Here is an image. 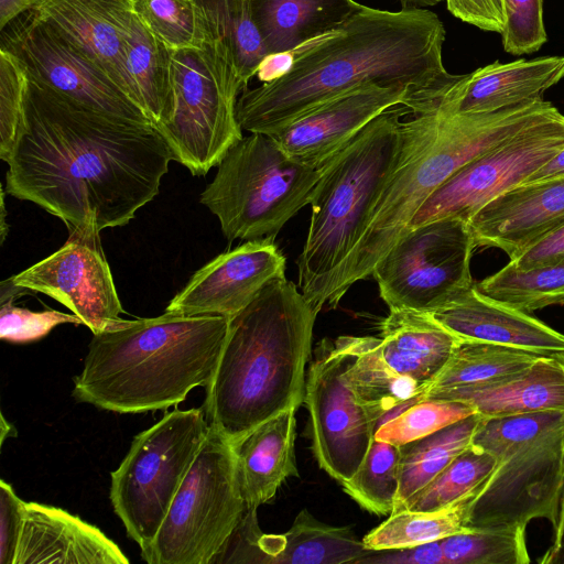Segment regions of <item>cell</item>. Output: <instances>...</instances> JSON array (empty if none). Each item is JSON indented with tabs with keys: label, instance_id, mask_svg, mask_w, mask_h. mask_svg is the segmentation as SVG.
Wrapping results in <instances>:
<instances>
[{
	"label": "cell",
	"instance_id": "cell-46",
	"mask_svg": "<svg viewBox=\"0 0 564 564\" xmlns=\"http://www.w3.org/2000/svg\"><path fill=\"white\" fill-rule=\"evenodd\" d=\"M457 19L484 31L501 33L506 15L502 0H444Z\"/></svg>",
	"mask_w": 564,
	"mask_h": 564
},
{
	"label": "cell",
	"instance_id": "cell-3",
	"mask_svg": "<svg viewBox=\"0 0 564 564\" xmlns=\"http://www.w3.org/2000/svg\"><path fill=\"white\" fill-rule=\"evenodd\" d=\"M316 316L299 286L281 276L230 318L202 406L212 427L235 443L302 405Z\"/></svg>",
	"mask_w": 564,
	"mask_h": 564
},
{
	"label": "cell",
	"instance_id": "cell-16",
	"mask_svg": "<svg viewBox=\"0 0 564 564\" xmlns=\"http://www.w3.org/2000/svg\"><path fill=\"white\" fill-rule=\"evenodd\" d=\"M99 232L96 224L69 231L58 250L12 275L17 285L69 308L93 334L105 330L124 313Z\"/></svg>",
	"mask_w": 564,
	"mask_h": 564
},
{
	"label": "cell",
	"instance_id": "cell-35",
	"mask_svg": "<svg viewBox=\"0 0 564 564\" xmlns=\"http://www.w3.org/2000/svg\"><path fill=\"white\" fill-rule=\"evenodd\" d=\"M475 285L481 293L527 313L563 306L564 259L529 270L507 263Z\"/></svg>",
	"mask_w": 564,
	"mask_h": 564
},
{
	"label": "cell",
	"instance_id": "cell-57",
	"mask_svg": "<svg viewBox=\"0 0 564 564\" xmlns=\"http://www.w3.org/2000/svg\"><path fill=\"white\" fill-rule=\"evenodd\" d=\"M554 358L561 364L562 368L564 369V351L554 355Z\"/></svg>",
	"mask_w": 564,
	"mask_h": 564
},
{
	"label": "cell",
	"instance_id": "cell-36",
	"mask_svg": "<svg viewBox=\"0 0 564 564\" xmlns=\"http://www.w3.org/2000/svg\"><path fill=\"white\" fill-rule=\"evenodd\" d=\"M341 486L367 511L391 514L400 486V446L375 438L359 468Z\"/></svg>",
	"mask_w": 564,
	"mask_h": 564
},
{
	"label": "cell",
	"instance_id": "cell-51",
	"mask_svg": "<svg viewBox=\"0 0 564 564\" xmlns=\"http://www.w3.org/2000/svg\"><path fill=\"white\" fill-rule=\"evenodd\" d=\"M564 176V147L535 170L523 183Z\"/></svg>",
	"mask_w": 564,
	"mask_h": 564
},
{
	"label": "cell",
	"instance_id": "cell-8",
	"mask_svg": "<svg viewBox=\"0 0 564 564\" xmlns=\"http://www.w3.org/2000/svg\"><path fill=\"white\" fill-rule=\"evenodd\" d=\"M319 170L290 158L268 134L251 133L231 147L199 202L229 240L275 238L310 205Z\"/></svg>",
	"mask_w": 564,
	"mask_h": 564
},
{
	"label": "cell",
	"instance_id": "cell-12",
	"mask_svg": "<svg viewBox=\"0 0 564 564\" xmlns=\"http://www.w3.org/2000/svg\"><path fill=\"white\" fill-rule=\"evenodd\" d=\"M476 248L467 221L436 219L408 228L371 276L389 310L432 313L474 284L470 260Z\"/></svg>",
	"mask_w": 564,
	"mask_h": 564
},
{
	"label": "cell",
	"instance_id": "cell-37",
	"mask_svg": "<svg viewBox=\"0 0 564 564\" xmlns=\"http://www.w3.org/2000/svg\"><path fill=\"white\" fill-rule=\"evenodd\" d=\"M487 452L469 445L398 510L430 511L446 507L482 485L495 466Z\"/></svg>",
	"mask_w": 564,
	"mask_h": 564
},
{
	"label": "cell",
	"instance_id": "cell-32",
	"mask_svg": "<svg viewBox=\"0 0 564 564\" xmlns=\"http://www.w3.org/2000/svg\"><path fill=\"white\" fill-rule=\"evenodd\" d=\"M479 421L474 413L400 446V486L393 512L471 444Z\"/></svg>",
	"mask_w": 564,
	"mask_h": 564
},
{
	"label": "cell",
	"instance_id": "cell-53",
	"mask_svg": "<svg viewBox=\"0 0 564 564\" xmlns=\"http://www.w3.org/2000/svg\"><path fill=\"white\" fill-rule=\"evenodd\" d=\"M0 303H7V302H13L15 299H18L21 295L26 294L29 291L28 289H24L22 286L17 285L12 276L9 279H6L1 282L0 286Z\"/></svg>",
	"mask_w": 564,
	"mask_h": 564
},
{
	"label": "cell",
	"instance_id": "cell-2",
	"mask_svg": "<svg viewBox=\"0 0 564 564\" xmlns=\"http://www.w3.org/2000/svg\"><path fill=\"white\" fill-rule=\"evenodd\" d=\"M445 35L431 10L361 6L340 28L295 50L284 75L246 88L236 108L240 127L271 135L368 82L405 87L411 94L408 111L429 112L462 77L444 66Z\"/></svg>",
	"mask_w": 564,
	"mask_h": 564
},
{
	"label": "cell",
	"instance_id": "cell-4",
	"mask_svg": "<svg viewBox=\"0 0 564 564\" xmlns=\"http://www.w3.org/2000/svg\"><path fill=\"white\" fill-rule=\"evenodd\" d=\"M220 315L120 318L93 334L73 397L117 413L166 410L212 381L229 328Z\"/></svg>",
	"mask_w": 564,
	"mask_h": 564
},
{
	"label": "cell",
	"instance_id": "cell-6",
	"mask_svg": "<svg viewBox=\"0 0 564 564\" xmlns=\"http://www.w3.org/2000/svg\"><path fill=\"white\" fill-rule=\"evenodd\" d=\"M405 112L403 106L386 110L318 169L307 237L296 260L297 286L317 314L341 300L347 260L397 164Z\"/></svg>",
	"mask_w": 564,
	"mask_h": 564
},
{
	"label": "cell",
	"instance_id": "cell-28",
	"mask_svg": "<svg viewBox=\"0 0 564 564\" xmlns=\"http://www.w3.org/2000/svg\"><path fill=\"white\" fill-rule=\"evenodd\" d=\"M259 545L268 564L360 563L368 550L348 527H334L302 509L283 534H261Z\"/></svg>",
	"mask_w": 564,
	"mask_h": 564
},
{
	"label": "cell",
	"instance_id": "cell-45",
	"mask_svg": "<svg viewBox=\"0 0 564 564\" xmlns=\"http://www.w3.org/2000/svg\"><path fill=\"white\" fill-rule=\"evenodd\" d=\"M25 503L10 484L0 480V564H14Z\"/></svg>",
	"mask_w": 564,
	"mask_h": 564
},
{
	"label": "cell",
	"instance_id": "cell-47",
	"mask_svg": "<svg viewBox=\"0 0 564 564\" xmlns=\"http://www.w3.org/2000/svg\"><path fill=\"white\" fill-rule=\"evenodd\" d=\"M564 259V224L510 258L509 264L520 270L546 265Z\"/></svg>",
	"mask_w": 564,
	"mask_h": 564
},
{
	"label": "cell",
	"instance_id": "cell-17",
	"mask_svg": "<svg viewBox=\"0 0 564 564\" xmlns=\"http://www.w3.org/2000/svg\"><path fill=\"white\" fill-rule=\"evenodd\" d=\"M274 240H248L212 259L189 278L165 312L234 317L267 284L285 276L286 260Z\"/></svg>",
	"mask_w": 564,
	"mask_h": 564
},
{
	"label": "cell",
	"instance_id": "cell-24",
	"mask_svg": "<svg viewBox=\"0 0 564 564\" xmlns=\"http://www.w3.org/2000/svg\"><path fill=\"white\" fill-rule=\"evenodd\" d=\"M424 398L465 402L482 419L564 411V369L554 356H541L523 371L498 381L430 390Z\"/></svg>",
	"mask_w": 564,
	"mask_h": 564
},
{
	"label": "cell",
	"instance_id": "cell-14",
	"mask_svg": "<svg viewBox=\"0 0 564 564\" xmlns=\"http://www.w3.org/2000/svg\"><path fill=\"white\" fill-rule=\"evenodd\" d=\"M351 358L349 336L319 341L304 394L314 456L319 467L340 484L359 468L377 431L375 419L345 378Z\"/></svg>",
	"mask_w": 564,
	"mask_h": 564
},
{
	"label": "cell",
	"instance_id": "cell-38",
	"mask_svg": "<svg viewBox=\"0 0 564 564\" xmlns=\"http://www.w3.org/2000/svg\"><path fill=\"white\" fill-rule=\"evenodd\" d=\"M445 564H528L525 529H480L441 540Z\"/></svg>",
	"mask_w": 564,
	"mask_h": 564
},
{
	"label": "cell",
	"instance_id": "cell-44",
	"mask_svg": "<svg viewBox=\"0 0 564 564\" xmlns=\"http://www.w3.org/2000/svg\"><path fill=\"white\" fill-rule=\"evenodd\" d=\"M261 534L257 521V509L246 508L239 523L210 564L263 563L259 545Z\"/></svg>",
	"mask_w": 564,
	"mask_h": 564
},
{
	"label": "cell",
	"instance_id": "cell-21",
	"mask_svg": "<svg viewBox=\"0 0 564 564\" xmlns=\"http://www.w3.org/2000/svg\"><path fill=\"white\" fill-rule=\"evenodd\" d=\"M563 78L564 56L494 62L462 75L432 111L447 115L492 112L543 100L544 93Z\"/></svg>",
	"mask_w": 564,
	"mask_h": 564
},
{
	"label": "cell",
	"instance_id": "cell-20",
	"mask_svg": "<svg viewBox=\"0 0 564 564\" xmlns=\"http://www.w3.org/2000/svg\"><path fill=\"white\" fill-rule=\"evenodd\" d=\"M430 314L460 340L503 345L541 356L564 351V334L530 313L481 293L475 282Z\"/></svg>",
	"mask_w": 564,
	"mask_h": 564
},
{
	"label": "cell",
	"instance_id": "cell-19",
	"mask_svg": "<svg viewBox=\"0 0 564 564\" xmlns=\"http://www.w3.org/2000/svg\"><path fill=\"white\" fill-rule=\"evenodd\" d=\"M564 224V176L518 184L468 221L477 247L497 248L509 259Z\"/></svg>",
	"mask_w": 564,
	"mask_h": 564
},
{
	"label": "cell",
	"instance_id": "cell-42",
	"mask_svg": "<svg viewBox=\"0 0 564 564\" xmlns=\"http://www.w3.org/2000/svg\"><path fill=\"white\" fill-rule=\"evenodd\" d=\"M506 23L501 40L512 55L531 54L546 42L542 0H502Z\"/></svg>",
	"mask_w": 564,
	"mask_h": 564
},
{
	"label": "cell",
	"instance_id": "cell-48",
	"mask_svg": "<svg viewBox=\"0 0 564 564\" xmlns=\"http://www.w3.org/2000/svg\"><path fill=\"white\" fill-rule=\"evenodd\" d=\"M360 563L367 564H445L441 540L414 546L372 551Z\"/></svg>",
	"mask_w": 564,
	"mask_h": 564
},
{
	"label": "cell",
	"instance_id": "cell-7",
	"mask_svg": "<svg viewBox=\"0 0 564 564\" xmlns=\"http://www.w3.org/2000/svg\"><path fill=\"white\" fill-rule=\"evenodd\" d=\"M471 445L496 463L471 501L467 528L527 529L545 519L554 530L564 495V411L480 417Z\"/></svg>",
	"mask_w": 564,
	"mask_h": 564
},
{
	"label": "cell",
	"instance_id": "cell-34",
	"mask_svg": "<svg viewBox=\"0 0 564 564\" xmlns=\"http://www.w3.org/2000/svg\"><path fill=\"white\" fill-rule=\"evenodd\" d=\"M541 355L503 345L459 340L430 390L471 387L523 371Z\"/></svg>",
	"mask_w": 564,
	"mask_h": 564
},
{
	"label": "cell",
	"instance_id": "cell-23",
	"mask_svg": "<svg viewBox=\"0 0 564 564\" xmlns=\"http://www.w3.org/2000/svg\"><path fill=\"white\" fill-rule=\"evenodd\" d=\"M97 527L68 511L26 502L14 564H128Z\"/></svg>",
	"mask_w": 564,
	"mask_h": 564
},
{
	"label": "cell",
	"instance_id": "cell-26",
	"mask_svg": "<svg viewBox=\"0 0 564 564\" xmlns=\"http://www.w3.org/2000/svg\"><path fill=\"white\" fill-rule=\"evenodd\" d=\"M459 340L425 312L393 308L380 324L379 347L384 361L427 391Z\"/></svg>",
	"mask_w": 564,
	"mask_h": 564
},
{
	"label": "cell",
	"instance_id": "cell-31",
	"mask_svg": "<svg viewBox=\"0 0 564 564\" xmlns=\"http://www.w3.org/2000/svg\"><path fill=\"white\" fill-rule=\"evenodd\" d=\"M352 358L345 378L356 397L377 423L402 403L424 395L427 388L395 372L383 359L379 337L349 336Z\"/></svg>",
	"mask_w": 564,
	"mask_h": 564
},
{
	"label": "cell",
	"instance_id": "cell-40",
	"mask_svg": "<svg viewBox=\"0 0 564 564\" xmlns=\"http://www.w3.org/2000/svg\"><path fill=\"white\" fill-rule=\"evenodd\" d=\"M133 12L169 50L200 47V31L192 0H133Z\"/></svg>",
	"mask_w": 564,
	"mask_h": 564
},
{
	"label": "cell",
	"instance_id": "cell-9",
	"mask_svg": "<svg viewBox=\"0 0 564 564\" xmlns=\"http://www.w3.org/2000/svg\"><path fill=\"white\" fill-rule=\"evenodd\" d=\"M171 109L158 131L174 161L206 175L238 143V96L247 87L234 64L209 45L171 53Z\"/></svg>",
	"mask_w": 564,
	"mask_h": 564
},
{
	"label": "cell",
	"instance_id": "cell-41",
	"mask_svg": "<svg viewBox=\"0 0 564 564\" xmlns=\"http://www.w3.org/2000/svg\"><path fill=\"white\" fill-rule=\"evenodd\" d=\"M30 78L20 61L0 48V158L8 162L23 121Z\"/></svg>",
	"mask_w": 564,
	"mask_h": 564
},
{
	"label": "cell",
	"instance_id": "cell-33",
	"mask_svg": "<svg viewBox=\"0 0 564 564\" xmlns=\"http://www.w3.org/2000/svg\"><path fill=\"white\" fill-rule=\"evenodd\" d=\"M477 489L436 510L392 512L362 539L371 551L401 549L440 541L453 534L471 532L467 528L469 509Z\"/></svg>",
	"mask_w": 564,
	"mask_h": 564
},
{
	"label": "cell",
	"instance_id": "cell-39",
	"mask_svg": "<svg viewBox=\"0 0 564 564\" xmlns=\"http://www.w3.org/2000/svg\"><path fill=\"white\" fill-rule=\"evenodd\" d=\"M476 413L465 402L423 398L381 424L375 438L401 446Z\"/></svg>",
	"mask_w": 564,
	"mask_h": 564
},
{
	"label": "cell",
	"instance_id": "cell-54",
	"mask_svg": "<svg viewBox=\"0 0 564 564\" xmlns=\"http://www.w3.org/2000/svg\"><path fill=\"white\" fill-rule=\"evenodd\" d=\"M402 10L425 9L436 6L444 0H399Z\"/></svg>",
	"mask_w": 564,
	"mask_h": 564
},
{
	"label": "cell",
	"instance_id": "cell-29",
	"mask_svg": "<svg viewBox=\"0 0 564 564\" xmlns=\"http://www.w3.org/2000/svg\"><path fill=\"white\" fill-rule=\"evenodd\" d=\"M200 46L207 44L231 62L247 87L268 56L248 0H192Z\"/></svg>",
	"mask_w": 564,
	"mask_h": 564
},
{
	"label": "cell",
	"instance_id": "cell-18",
	"mask_svg": "<svg viewBox=\"0 0 564 564\" xmlns=\"http://www.w3.org/2000/svg\"><path fill=\"white\" fill-rule=\"evenodd\" d=\"M410 99V91L401 85L364 83L304 113L271 137L296 162L319 169L375 118L397 106L405 108Z\"/></svg>",
	"mask_w": 564,
	"mask_h": 564
},
{
	"label": "cell",
	"instance_id": "cell-5",
	"mask_svg": "<svg viewBox=\"0 0 564 564\" xmlns=\"http://www.w3.org/2000/svg\"><path fill=\"white\" fill-rule=\"evenodd\" d=\"M551 105L539 100L492 112L431 111L402 121L397 164L347 260L340 297L354 283L371 276L421 205L449 176L540 117Z\"/></svg>",
	"mask_w": 564,
	"mask_h": 564
},
{
	"label": "cell",
	"instance_id": "cell-55",
	"mask_svg": "<svg viewBox=\"0 0 564 564\" xmlns=\"http://www.w3.org/2000/svg\"><path fill=\"white\" fill-rule=\"evenodd\" d=\"M13 429L4 419L3 414H1V444L4 442L7 436H14L10 433V430Z\"/></svg>",
	"mask_w": 564,
	"mask_h": 564
},
{
	"label": "cell",
	"instance_id": "cell-10",
	"mask_svg": "<svg viewBox=\"0 0 564 564\" xmlns=\"http://www.w3.org/2000/svg\"><path fill=\"white\" fill-rule=\"evenodd\" d=\"M245 510L232 443L210 426L141 557L150 564H210Z\"/></svg>",
	"mask_w": 564,
	"mask_h": 564
},
{
	"label": "cell",
	"instance_id": "cell-13",
	"mask_svg": "<svg viewBox=\"0 0 564 564\" xmlns=\"http://www.w3.org/2000/svg\"><path fill=\"white\" fill-rule=\"evenodd\" d=\"M563 147L564 115L552 105L505 141L458 169L421 205L408 228L448 217L468 223L487 203L523 183Z\"/></svg>",
	"mask_w": 564,
	"mask_h": 564
},
{
	"label": "cell",
	"instance_id": "cell-52",
	"mask_svg": "<svg viewBox=\"0 0 564 564\" xmlns=\"http://www.w3.org/2000/svg\"><path fill=\"white\" fill-rule=\"evenodd\" d=\"M42 0H0V30Z\"/></svg>",
	"mask_w": 564,
	"mask_h": 564
},
{
	"label": "cell",
	"instance_id": "cell-30",
	"mask_svg": "<svg viewBox=\"0 0 564 564\" xmlns=\"http://www.w3.org/2000/svg\"><path fill=\"white\" fill-rule=\"evenodd\" d=\"M171 53L133 12L123 39V66L132 100L156 130L171 109Z\"/></svg>",
	"mask_w": 564,
	"mask_h": 564
},
{
	"label": "cell",
	"instance_id": "cell-49",
	"mask_svg": "<svg viewBox=\"0 0 564 564\" xmlns=\"http://www.w3.org/2000/svg\"><path fill=\"white\" fill-rule=\"evenodd\" d=\"M293 63V52L270 54L261 64L257 76L262 83H268L284 75Z\"/></svg>",
	"mask_w": 564,
	"mask_h": 564
},
{
	"label": "cell",
	"instance_id": "cell-1",
	"mask_svg": "<svg viewBox=\"0 0 564 564\" xmlns=\"http://www.w3.org/2000/svg\"><path fill=\"white\" fill-rule=\"evenodd\" d=\"M171 161L153 126L96 111L30 79L4 191L59 218L68 232L89 224L101 231L128 225L159 194Z\"/></svg>",
	"mask_w": 564,
	"mask_h": 564
},
{
	"label": "cell",
	"instance_id": "cell-25",
	"mask_svg": "<svg viewBox=\"0 0 564 564\" xmlns=\"http://www.w3.org/2000/svg\"><path fill=\"white\" fill-rule=\"evenodd\" d=\"M296 409L285 410L232 443L246 508L270 501L299 471L295 459Z\"/></svg>",
	"mask_w": 564,
	"mask_h": 564
},
{
	"label": "cell",
	"instance_id": "cell-43",
	"mask_svg": "<svg viewBox=\"0 0 564 564\" xmlns=\"http://www.w3.org/2000/svg\"><path fill=\"white\" fill-rule=\"evenodd\" d=\"M61 324L80 325L83 321L73 314L55 310L31 311L13 302L1 304L0 338L13 344H25L45 337Z\"/></svg>",
	"mask_w": 564,
	"mask_h": 564
},
{
	"label": "cell",
	"instance_id": "cell-11",
	"mask_svg": "<svg viewBox=\"0 0 564 564\" xmlns=\"http://www.w3.org/2000/svg\"><path fill=\"white\" fill-rule=\"evenodd\" d=\"M209 427L203 408L167 412L134 436L111 473L113 511L141 552L154 540Z\"/></svg>",
	"mask_w": 564,
	"mask_h": 564
},
{
	"label": "cell",
	"instance_id": "cell-50",
	"mask_svg": "<svg viewBox=\"0 0 564 564\" xmlns=\"http://www.w3.org/2000/svg\"><path fill=\"white\" fill-rule=\"evenodd\" d=\"M541 564H564V495L561 502L558 520L553 530L552 543L539 560Z\"/></svg>",
	"mask_w": 564,
	"mask_h": 564
},
{
	"label": "cell",
	"instance_id": "cell-15",
	"mask_svg": "<svg viewBox=\"0 0 564 564\" xmlns=\"http://www.w3.org/2000/svg\"><path fill=\"white\" fill-rule=\"evenodd\" d=\"M0 48L14 55L31 80L90 109L151 124L138 105L83 51L33 9L0 30Z\"/></svg>",
	"mask_w": 564,
	"mask_h": 564
},
{
	"label": "cell",
	"instance_id": "cell-22",
	"mask_svg": "<svg viewBox=\"0 0 564 564\" xmlns=\"http://www.w3.org/2000/svg\"><path fill=\"white\" fill-rule=\"evenodd\" d=\"M32 9L131 98L123 66V39L133 14V0H42Z\"/></svg>",
	"mask_w": 564,
	"mask_h": 564
},
{
	"label": "cell",
	"instance_id": "cell-27",
	"mask_svg": "<svg viewBox=\"0 0 564 564\" xmlns=\"http://www.w3.org/2000/svg\"><path fill=\"white\" fill-rule=\"evenodd\" d=\"M270 54L294 52L333 32L360 8L356 0H248Z\"/></svg>",
	"mask_w": 564,
	"mask_h": 564
},
{
	"label": "cell",
	"instance_id": "cell-56",
	"mask_svg": "<svg viewBox=\"0 0 564 564\" xmlns=\"http://www.w3.org/2000/svg\"><path fill=\"white\" fill-rule=\"evenodd\" d=\"M1 210H2V216H1V219H2V223H1V243L4 242V238H6V235H7V230H8V227L7 225L4 224V203H3V193L1 192Z\"/></svg>",
	"mask_w": 564,
	"mask_h": 564
}]
</instances>
